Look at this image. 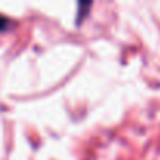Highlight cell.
<instances>
[{
  "label": "cell",
  "mask_w": 160,
  "mask_h": 160,
  "mask_svg": "<svg viewBox=\"0 0 160 160\" xmlns=\"http://www.w3.org/2000/svg\"><path fill=\"white\" fill-rule=\"evenodd\" d=\"M8 25H10V19L7 16H3V14H0V32L7 30Z\"/></svg>",
  "instance_id": "obj_1"
}]
</instances>
